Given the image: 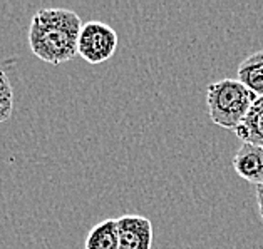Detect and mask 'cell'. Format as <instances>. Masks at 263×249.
I'll return each mask as SVG.
<instances>
[{
  "label": "cell",
  "instance_id": "obj_9",
  "mask_svg": "<svg viewBox=\"0 0 263 249\" xmlns=\"http://www.w3.org/2000/svg\"><path fill=\"white\" fill-rule=\"evenodd\" d=\"M14 111V91L7 74L0 69V124L9 120Z\"/></svg>",
  "mask_w": 263,
  "mask_h": 249
},
{
  "label": "cell",
  "instance_id": "obj_8",
  "mask_svg": "<svg viewBox=\"0 0 263 249\" xmlns=\"http://www.w3.org/2000/svg\"><path fill=\"white\" fill-rule=\"evenodd\" d=\"M238 80L250 91L263 97V49L250 54L238 66Z\"/></svg>",
  "mask_w": 263,
  "mask_h": 249
},
{
  "label": "cell",
  "instance_id": "obj_10",
  "mask_svg": "<svg viewBox=\"0 0 263 249\" xmlns=\"http://www.w3.org/2000/svg\"><path fill=\"white\" fill-rule=\"evenodd\" d=\"M255 194H256V204H258V213L263 222V184L255 186Z\"/></svg>",
  "mask_w": 263,
  "mask_h": 249
},
{
  "label": "cell",
  "instance_id": "obj_7",
  "mask_svg": "<svg viewBox=\"0 0 263 249\" xmlns=\"http://www.w3.org/2000/svg\"><path fill=\"white\" fill-rule=\"evenodd\" d=\"M86 249H119L118 219H104L98 222L86 236Z\"/></svg>",
  "mask_w": 263,
  "mask_h": 249
},
{
  "label": "cell",
  "instance_id": "obj_5",
  "mask_svg": "<svg viewBox=\"0 0 263 249\" xmlns=\"http://www.w3.org/2000/svg\"><path fill=\"white\" fill-rule=\"evenodd\" d=\"M233 169L241 179L255 184H263V146L243 144L233 157Z\"/></svg>",
  "mask_w": 263,
  "mask_h": 249
},
{
  "label": "cell",
  "instance_id": "obj_2",
  "mask_svg": "<svg viewBox=\"0 0 263 249\" xmlns=\"http://www.w3.org/2000/svg\"><path fill=\"white\" fill-rule=\"evenodd\" d=\"M258 95L238 79H221L206 87V106L211 122L236 131Z\"/></svg>",
  "mask_w": 263,
  "mask_h": 249
},
{
  "label": "cell",
  "instance_id": "obj_3",
  "mask_svg": "<svg viewBox=\"0 0 263 249\" xmlns=\"http://www.w3.org/2000/svg\"><path fill=\"white\" fill-rule=\"evenodd\" d=\"M118 49V34L111 25L99 20H91L82 25L79 42H78V54L86 62L102 64L109 60Z\"/></svg>",
  "mask_w": 263,
  "mask_h": 249
},
{
  "label": "cell",
  "instance_id": "obj_4",
  "mask_svg": "<svg viewBox=\"0 0 263 249\" xmlns=\"http://www.w3.org/2000/svg\"><path fill=\"white\" fill-rule=\"evenodd\" d=\"M119 249H151L153 224L139 214H126L118 218Z\"/></svg>",
  "mask_w": 263,
  "mask_h": 249
},
{
  "label": "cell",
  "instance_id": "obj_1",
  "mask_svg": "<svg viewBox=\"0 0 263 249\" xmlns=\"http://www.w3.org/2000/svg\"><path fill=\"white\" fill-rule=\"evenodd\" d=\"M82 20L74 10L49 7L37 10L29 25V47L37 59L61 66L78 54Z\"/></svg>",
  "mask_w": 263,
  "mask_h": 249
},
{
  "label": "cell",
  "instance_id": "obj_6",
  "mask_svg": "<svg viewBox=\"0 0 263 249\" xmlns=\"http://www.w3.org/2000/svg\"><path fill=\"white\" fill-rule=\"evenodd\" d=\"M235 134L243 140V144L263 146V97H256L245 120L240 124Z\"/></svg>",
  "mask_w": 263,
  "mask_h": 249
}]
</instances>
